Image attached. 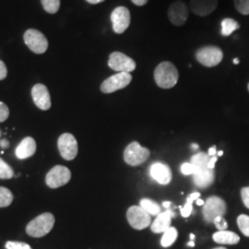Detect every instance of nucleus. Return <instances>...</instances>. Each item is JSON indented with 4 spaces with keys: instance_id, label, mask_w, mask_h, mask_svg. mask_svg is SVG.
Masks as SVG:
<instances>
[{
    "instance_id": "f257e3e1",
    "label": "nucleus",
    "mask_w": 249,
    "mask_h": 249,
    "mask_svg": "<svg viewBox=\"0 0 249 249\" xmlns=\"http://www.w3.org/2000/svg\"><path fill=\"white\" fill-rule=\"evenodd\" d=\"M179 79L177 67L170 61L160 63L154 71V80L161 89H171L175 87Z\"/></svg>"
},
{
    "instance_id": "f03ea898",
    "label": "nucleus",
    "mask_w": 249,
    "mask_h": 249,
    "mask_svg": "<svg viewBox=\"0 0 249 249\" xmlns=\"http://www.w3.org/2000/svg\"><path fill=\"white\" fill-rule=\"evenodd\" d=\"M54 222L53 214L50 213L40 214L27 224L26 232L35 238L44 237L53 229Z\"/></svg>"
},
{
    "instance_id": "7ed1b4c3",
    "label": "nucleus",
    "mask_w": 249,
    "mask_h": 249,
    "mask_svg": "<svg viewBox=\"0 0 249 249\" xmlns=\"http://www.w3.org/2000/svg\"><path fill=\"white\" fill-rule=\"evenodd\" d=\"M227 212V205L220 196H212L207 198L202 208V214L206 223H213L215 218L223 216Z\"/></svg>"
},
{
    "instance_id": "20e7f679",
    "label": "nucleus",
    "mask_w": 249,
    "mask_h": 249,
    "mask_svg": "<svg viewBox=\"0 0 249 249\" xmlns=\"http://www.w3.org/2000/svg\"><path fill=\"white\" fill-rule=\"evenodd\" d=\"M223 50L215 45H208L199 48L196 52L197 62L207 68H213L222 62Z\"/></svg>"
},
{
    "instance_id": "39448f33",
    "label": "nucleus",
    "mask_w": 249,
    "mask_h": 249,
    "mask_svg": "<svg viewBox=\"0 0 249 249\" xmlns=\"http://www.w3.org/2000/svg\"><path fill=\"white\" fill-rule=\"evenodd\" d=\"M151 152L138 142L130 143L124 151V160L128 165L138 166L149 159Z\"/></svg>"
},
{
    "instance_id": "423d86ee",
    "label": "nucleus",
    "mask_w": 249,
    "mask_h": 249,
    "mask_svg": "<svg viewBox=\"0 0 249 249\" xmlns=\"http://www.w3.org/2000/svg\"><path fill=\"white\" fill-rule=\"evenodd\" d=\"M71 178V170L63 165H55L47 173L45 177V183L50 188H58L67 185Z\"/></svg>"
},
{
    "instance_id": "0eeeda50",
    "label": "nucleus",
    "mask_w": 249,
    "mask_h": 249,
    "mask_svg": "<svg viewBox=\"0 0 249 249\" xmlns=\"http://www.w3.org/2000/svg\"><path fill=\"white\" fill-rule=\"evenodd\" d=\"M126 219L130 226L136 230H143L151 224V215L141 206H131L126 212Z\"/></svg>"
},
{
    "instance_id": "6e6552de",
    "label": "nucleus",
    "mask_w": 249,
    "mask_h": 249,
    "mask_svg": "<svg viewBox=\"0 0 249 249\" xmlns=\"http://www.w3.org/2000/svg\"><path fill=\"white\" fill-rule=\"evenodd\" d=\"M131 80L132 76L130 73L118 72L103 81V83L101 84V90L104 93H112L128 86Z\"/></svg>"
},
{
    "instance_id": "1a4fd4ad",
    "label": "nucleus",
    "mask_w": 249,
    "mask_h": 249,
    "mask_svg": "<svg viewBox=\"0 0 249 249\" xmlns=\"http://www.w3.org/2000/svg\"><path fill=\"white\" fill-rule=\"evenodd\" d=\"M58 151L63 159L67 160H74L78 155L79 147L76 138L71 133H64L57 141Z\"/></svg>"
},
{
    "instance_id": "9d476101",
    "label": "nucleus",
    "mask_w": 249,
    "mask_h": 249,
    "mask_svg": "<svg viewBox=\"0 0 249 249\" xmlns=\"http://www.w3.org/2000/svg\"><path fill=\"white\" fill-rule=\"evenodd\" d=\"M27 46L36 53H44L48 48V41L40 31L29 29L23 36Z\"/></svg>"
},
{
    "instance_id": "9b49d317",
    "label": "nucleus",
    "mask_w": 249,
    "mask_h": 249,
    "mask_svg": "<svg viewBox=\"0 0 249 249\" xmlns=\"http://www.w3.org/2000/svg\"><path fill=\"white\" fill-rule=\"evenodd\" d=\"M108 66L116 72L130 73L136 70V62L133 58L121 52H113L109 55Z\"/></svg>"
},
{
    "instance_id": "f8f14e48",
    "label": "nucleus",
    "mask_w": 249,
    "mask_h": 249,
    "mask_svg": "<svg viewBox=\"0 0 249 249\" xmlns=\"http://www.w3.org/2000/svg\"><path fill=\"white\" fill-rule=\"evenodd\" d=\"M111 21L114 32L118 35L123 34L129 27L131 22L129 9L123 6L117 7L111 13Z\"/></svg>"
},
{
    "instance_id": "ddd939ff",
    "label": "nucleus",
    "mask_w": 249,
    "mask_h": 249,
    "mask_svg": "<svg viewBox=\"0 0 249 249\" xmlns=\"http://www.w3.org/2000/svg\"><path fill=\"white\" fill-rule=\"evenodd\" d=\"M188 15V7L181 0L175 1L168 9V18L175 26L184 25L187 22Z\"/></svg>"
},
{
    "instance_id": "4468645a",
    "label": "nucleus",
    "mask_w": 249,
    "mask_h": 249,
    "mask_svg": "<svg viewBox=\"0 0 249 249\" xmlns=\"http://www.w3.org/2000/svg\"><path fill=\"white\" fill-rule=\"evenodd\" d=\"M32 97L36 107L41 110L46 111L51 108V96L47 87L44 84L38 83L33 87Z\"/></svg>"
},
{
    "instance_id": "2eb2a0df",
    "label": "nucleus",
    "mask_w": 249,
    "mask_h": 249,
    "mask_svg": "<svg viewBox=\"0 0 249 249\" xmlns=\"http://www.w3.org/2000/svg\"><path fill=\"white\" fill-rule=\"evenodd\" d=\"M150 175L160 185H168L172 181V171L169 166L162 162H154L150 167Z\"/></svg>"
},
{
    "instance_id": "dca6fc26",
    "label": "nucleus",
    "mask_w": 249,
    "mask_h": 249,
    "mask_svg": "<svg viewBox=\"0 0 249 249\" xmlns=\"http://www.w3.org/2000/svg\"><path fill=\"white\" fill-rule=\"evenodd\" d=\"M218 6V0H190L189 8L196 16L206 17L212 14Z\"/></svg>"
},
{
    "instance_id": "f3484780",
    "label": "nucleus",
    "mask_w": 249,
    "mask_h": 249,
    "mask_svg": "<svg viewBox=\"0 0 249 249\" xmlns=\"http://www.w3.org/2000/svg\"><path fill=\"white\" fill-rule=\"evenodd\" d=\"M175 217L174 213H172L169 210L160 213L154 222L151 224V230L155 233H163L164 231H167L171 227L172 223V218Z\"/></svg>"
},
{
    "instance_id": "a211bd4d",
    "label": "nucleus",
    "mask_w": 249,
    "mask_h": 249,
    "mask_svg": "<svg viewBox=\"0 0 249 249\" xmlns=\"http://www.w3.org/2000/svg\"><path fill=\"white\" fill-rule=\"evenodd\" d=\"M215 179L214 170L209 168L196 169L193 174V182L196 187L207 188L213 185Z\"/></svg>"
},
{
    "instance_id": "6ab92c4d",
    "label": "nucleus",
    "mask_w": 249,
    "mask_h": 249,
    "mask_svg": "<svg viewBox=\"0 0 249 249\" xmlns=\"http://www.w3.org/2000/svg\"><path fill=\"white\" fill-rule=\"evenodd\" d=\"M36 151V141L32 137H26L18 144L16 149V156L20 160L32 157Z\"/></svg>"
},
{
    "instance_id": "aec40b11",
    "label": "nucleus",
    "mask_w": 249,
    "mask_h": 249,
    "mask_svg": "<svg viewBox=\"0 0 249 249\" xmlns=\"http://www.w3.org/2000/svg\"><path fill=\"white\" fill-rule=\"evenodd\" d=\"M214 242L221 245H236L239 243L240 237L238 234L231 231H219L213 235Z\"/></svg>"
},
{
    "instance_id": "412c9836",
    "label": "nucleus",
    "mask_w": 249,
    "mask_h": 249,
    "mask_svg": "<svg viewBox=\"0 0 249 249\" xmlns=\"http://www.w3.org/2000/svg\"><path fill=\"white\" fill-rule=\"evenodd\" d=\"M140 206L151 216V215L158 216L161 213L160 205L156 203L155 201L151 200L150 198H142L140 202Z\"/></svg>"
},
{
    "instance_id": "4be33fe9",
    "label": "nucleus",
    "mask_w": 249,
    "mask_h": 249,
    "mask_svg": "<svg viewBox=\"0 0 249 249\" xmlns=\"http://www.w3.org/2000/svg\"><path fill=\"white\" fill-rule=\"evenodd\" d=\"M211 160V156L206 152H198L192 156L190 162L196 167L199 168H208V163Z\"/></svg>"
},
{
    "instance_id": "5701e85b",
    "label": "nucleus",
    "mask_w": 249,
    "mask_h": 249,
    "mask_svg": "<svg viewBox=\"0 0 249 249\" xmlns=\"http://www.w3.org/2000/svg\"><path fill=\"white\" fill-rule=\"evenodd\" d=\"M240 28V24L233 18H224L222 21V35L223 36H231V34Z\"/></svg>"
},
{
    "instance_id": "b1692460",
    "label": "nucleus",
    "mask_w": 249,
    "mask_h": 249,
    "mask_svg": "<svg viewBox=\"0 0 249 249\" xmlns=\"http://www.w3.org/2000/svg\"><path fill=\"white\" fill-rule=\"evenodd\" d=\"M178 230L175 227H170L167 231L163 232V235L161 237L160 244L163 248H169L171 247L178 238Z\"/></svg>"
},
{
    "instance_id": "393cba45",
    "label": "nucleus",
    "mask_w": 249,
    "mask_h": 249,
    "mask_svg": "<svg viewBox=\"0 0 249 249\" xmlns=\"http://www.w3.org/2000/svg\"><path fill=\"white\" fill-rule=\"evenodd\" d=\"M13 194L7 187H0V208L8 207L13 201Z\"/></svg>"
},
{
    "instance_id": "a878e982",
    "label": "nucleus",
    "mask_w": 249,
    "mask_h": 249,
    "mask_svg": "<svg viewBox=\"0 0 249 249\" xmlns=\"http://www.w3.org/2000/svg\"><path fill=\"white\" fill-rule=\"evenodd\" d=\"M41 3L46 12L55 14L60 8V0H41Z\"/></svg>"
},
{
    "instance_id": "bb28decb",
    "label": "nucleus",
    "mask_w": 249,
    "mask_h": 249,
    "mask_svg": "<svg viewBox=\"0 0 249 249\" xmlns=\"http://www.w3.org/2000/svg\"><path fill=\"white\" fill-rule=\"evenodd\" d=\"M237 225L242 233L249 237V216L247 214H241L237 218Z\"/></svg>"
},
{
    "instance_id": "cd10ccee",
    "label": "nucleus",
    "mask_w": 249,
    "mask_h": 249,
    "mask_svg": "<svg viewBox=\"0 0 249 249\" xmlns=\"http://www.w3.org/2000/svg\"><path fill=\"white\" fill-rule=\"evenodd\" d=\"M14 177V171L9 164L0 158V178L10 179Z\"/></svg>"
},
{
    "instance_id": "c85d7f7f",
    "label": "nucleus",
    "mask_w": 249,
    "mask_h": 249,
    "mask_svg": "<svg viewBox=\"0 0 249 249\" xmlns=\"http://www.w3.org/2000/svg\"><path fill=\"white\" fill-rule=\"evenodd\" d=\"M234 7L242 15H249V0H233Z\"/></svg>"
},
{
    "instance_id": "c756f323",
    "label": "nucleus",
    "mask_w": 249,
    "mask_h": 249,
    "mask_svg": "<svg viewBox=\"0 0 249 249\" xmlns=\"http://www.w3.org/2000/svg\"><path fill=\"white\" fill-rule=\"evenodd\" d=\"M180 213L181 215L184 217V218H187L190 216V214L193 211V200H191L189 197H187V201L186 202V204L184 205L183 207L180 206Z\"/></svg>"
},
{
    "instance_id": "7c9ffc66",
    "label": "nucleus",
    "mask_w": 249,
    "mask_h": 249,
    "mask_svg": "<svg viewBox=\"0 0 249 249\" xmlns=\"http://www.w3.org/2000/svg\"><path fill=\"white\" fill-rule=\"evenodd\" d=\"M7 249H32V248L23 242H17V241H9L5 245Z\"/></svg>"
},
{
    "instance_id": "2f4dec72",
    "label": "nucleus",
    "mask_w": 249,
    "mask_h": 249,
    "mask_svg": "<svg viewBox=\"0 0 249 249\" xmlns=\"http://www.w3.org/2000/svg\"><path fill=\"white\" fill-rule=\"evenodd\" d=\"M213 223L219 231H225L228 228V223L223 216H218L217 218H215Z\"/></svg>"
},
{
    "instance_id": "473e14b6",
    "label": "nucleus",
    "mask_w": 249,
    "mask_h": 249,
    "mask_svg": "<svg viewBox=\"0 0 249 249\" xmlns=\"http://www.w3.org/2000/svg\"><path fill=\"white\" fill-rule=\"evenodd\" d=\"M195 171H196V167L191 162H184L181 165V172L185 176L193 175L195 173Z\"/></svg>"
},
{
    "instance_id": "72a5a7b5",
    "label": "nucleus",
    "mask_w": 249,
    "mask_h": 249,
    "mask_svg": "<svg viewBox=\"0 0 249 249\" xmlns=\"http://www.w3.org/2000/svg\"><path fill=\"white\" fill-rule=\"evenodd\" d=\"M9 116V107L4 103L0 102V123L6 121Z\"/></svg>"
},
{
    "instance_id": "f704fd0d",
    "label": "nucleus",
    "mask_w": 249,
    "mask_h": 249,
    "mask_svg": "<svg viewBox=\"0 0 249 249\" xmlns=\"http://www.w3.org/2000/svg\"><path fill=\"white\" fill-rule=\"evenodd\" d=\"M241 197L244 205L249 209V187H243L241 189Z\"/></svg>"
},
{
    "instance_id": "c9c22d12",
    "label": "nucleus",
    "mask_w": 249,
    "mask_h": 249,
    "mask_svg": "<svg viewBox=\"0 0 249 249\" xmlns=\"http://www.w3.org/2000/svg\"><path fill=\"white\" fill-rule=\"evenodd\" d=\"M8 76V69L5 63L0 60V80H3L6 79Z\"/></svg>"
},
{
    "instance_id": "e433bc0d",
    "label": "nucleus",
    "mask_w": 249,
    "mask_h": 249,
    "mask_svg": "<svg viewBox=\"0 0 249 249\" xmlns=\"http://www.w3.org/2000/svg\"><path fill=\"white\" fill-rule=\"evenodd\" d=\"M217 160H218V157H217V156L211 157V160H210L209 163H208V168H209V169L213 170L214 167H215V163H216Z\"/></svg>"
},
{
    "instance_id": "4c0bfd02",
    "label": "nucleus",
    "mask_w": 249,
    "mask_h": 249,
    "mask_svg": "<svg viewBox=\"0 0 249 249\" xmlns=\"http://www.w3.org/2000/svg\"><path fill=\"white\" fill-rule=\"evenodd\" d=\"M131 1L133 2L134 4H135L136 6H138V7H142V6L146 5V4L148 3V1H149V0H131Z\"/></svg>"
},
{
    "instance_id": "58836bf2",
    "label": "nucleus",
    "mask_w": 249,
    "mask_h": 249,
    "mask_svg": "<svg viewBox=\"0 0 249 249\" xmlns=\"http://www.w3.org/2000/svg\"><path fill=\"white\" fill-rule=\"evenodd\" d=\"M199 196H200V193H198V192H194V193H192L190 196H188L191 200H193V201H195L196 199H198L199 198Z\"/></svg>"
},
{
    "instance_id": "ea45409f",
    "label": "nucleus",
    "mask_w": 249,
    "mask_h": 249,
    "mask_svg": "<svg viewBox=\"0 0 249 249\" xmlns=\"http://www.w3.org/2000/svg\"><path fill=\"white\" fill-rule=\"evenodd\" d=\"M216 153H217V151H216V146H213V147L210 148L209 152H208V154H209L211 157H213V156H216Z\"/></svg>"
},
{
    "instance_id": "a19ab883",
    "label": "nucleus",
    "mask_w": 249,
    "mask_h": 249,
    "mask_svg": "<svg viewBox=\"0 0 249 249\" xmlns=\"http://www.w3.org/2000/svg\"><path fill=\"white\" fill-rule=\"evenodd\" d=\"M88 3L89 4H93V5H95V4H99V3H102V2H104V1H106V0H86Z\"/></svg>"
},
{
    "instance_id": "79ce46f5",
    "label": "nucleus",
    "mask_w": 249,
    "mask_h": 249,
    "mask_svg": "<svg viewBox=\"0 0 249 249\" xmlns=\"http://www.w3.org/2000/svg\"><path fill=\"white\" fill-rule=\"evenodd\" d=\"M0 146H1L3 149L8 148V147H9V142H8V141H2V142H0Z\"/></svg>"
},
{
    "instance_id": "37998d69",
    "label": "nucleus",
    "mask_w": 249,
    "mask_h": 249,
    "mask_svg": "<svg viewBox=\"0 0 249 249\" xmlns=\"http://www.w3.org/2000/svg\"><path fill=\"white\" fill-rule=\"evenodd\" d=\"M196 205L197 206H203L205 204L204 200H202L201 198H198V199H196Z\"/></svg>"
},
{
    "instance_id": "c03bdc74",
    "label": "nucleus",
    "mask_w": 249,
    "mask_h": 249,
    "mask_svg": "<svg viewBox=\"0 0 249 249\" xmlns=\"http://www.w3.org/2000/svg\"><path fill=\"white\" fill-rule=\"evenodd\" d=\"M162 205H163V207H164L165 209H168L170 207V205H171V202H170V201H164V202L162 203Z\"/></svg>"
},
{
    "instance_id": "a18cd8bd",
    "label": "nucleus",
    "mask_w": 249,
    "mask_h": 249,
    "mask_svg": "<svg viewBox=\"0 0 249 249\" xmlns=\"http://www.w3.org/2000/svg\"><path fill=\"white\" fill-rule=\"evenodd\" d=\"M187 246H188V247H190V248H194V247H195V243H194V241H190V242L187 244Z\"/></svg>"
},
{
    "instance_id": "49530a36",
    "label": "nucleus",
    "mask_w": 249,
    "mask_h": 249,
    "mask_svg": "<svg viewBox=\"0 0 249 249\" xmlns=\"http://www.w3.org/2000/svg\"><path fill=\"white\" fill-rule=\"evenodd\" d=\"M191 147L193 148V150H196V149H198V145H197V144H192V145H191Z\"/></svg>"
},
{
    "instance_id": "de8ad7c7",
    "label": "nucleus",
    "mask_w": 249,
    "mask_h": 249,
    "mask_svg": "<svg viewBox=\"0 0 249 249\" xmlns=\"http://www.w3.org/2000/svg\"><path fill=\"white\" fill-rule=\"evenodd\" d=\"M233 64H235V65H236V64H239V59H238V58H234V59H233Z\"/></svg>"
},
{
    "instance_id": "09e8293b",
    "label": "nucleus",
    "mask_w": 249,
    "mask_h": 249,
    "mask_svg": "<svg viewBox=\"0 0 249 249\" xmlns=\"http://www.w3.org/2000/svg\"><path fill=\"white\" fill-rule=\"evenodd\" d=\"M190 239H191V241H194V239H195V235L193 233L190 234Z\"/></svg>"
},
{
    "instance_id": "8fccbe9b",
    "label": "nucleus",
    "mask_w": 249,
    "mask_h": 249,
    "mask_svg": "<svg viewBox=\"0 0 249 249\" xmlns=\"http://www.w3.org/2000/svg\"><path fill=\"white\" fill-rule=\"evenodd\" d=\"M217 155H218V156H223V151H219V152H218V153H217Z\"/></svg>"
},
{
    "instance_id": "3c124183",
    "label": "nucleus",
    "mask_w": 249,
    "mask_h": 249,
    "mask_svg": "<svg viewBox=\"0 0 249 249\" xmlns=\"http://www.w3.org/2000/svg\"><path fill=\"white\" fill-rule=\"evenodd\" d=\"M225 249V248H223V247H220V248H216V249Z\"/></svg>"
},
{
    "instance_id": "603ef678",
    "label": "nucleus",
    "mask_w": 249,
    "mask_h": 249,
    "mask_svg": "<svg viewBox=\"0 0 249 249\" xmlns=\"http://www.w3.org/2000/svg\"><path fill=\"white\" fill-rule=\"evenodd\" d=\"M248 89H249V85H248Z\"/></svg>"
}]
</instances>
